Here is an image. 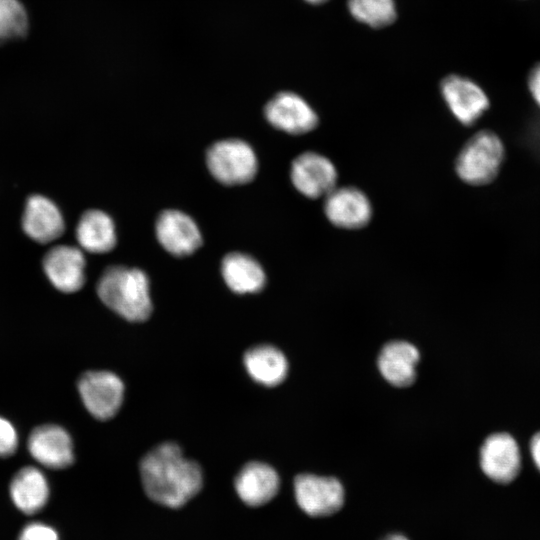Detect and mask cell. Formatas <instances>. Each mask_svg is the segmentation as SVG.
Wrapping results in <instances>:
<instances>
[{
    "instance_id": "8fae6325",
    "label": "cell",
    "mask_w": 540,
    "mask_h": 540,
    "mask_svg": "<svg viewBox=\"0 0 540 540\" xmlns=\"http://www.w3.org/2000/svg\"><path fill=\"white\" fill-rule=\"evenodd\" d=\"M324 213L331 224L342 229H359L372 217L368 197L352 186L335 187L325 196Z\"/></svg>"
},
{
    "instance_id": "7a4b0ae2",
    "label": "cell",
    "mask_w": 540,
    "mask_h": 540,
    "mask_svg": "<svg viewBox=\"0 0 540 540\" xmlns=\"http://www.w3.org/2000/svg\"><path fill=\"white\" fill-rule=\"evenodd\" d=\"M96 292L108 308L128 321H145L151 315L149 279L138 268L109 266L100 276Z\"/></svg>"
},
{
    "instance_id": "ffe728a7",
    "label": "cell",
    "mask_w": 540,
    "mask_h": 540,
    "mask_svg": "<svg viewBox=\"0 0 540 540\" xmlns=\"http://www.w3.org/2000/svg\"><path fill=\"white\" fill-rule=\"evenodd\" d=\"M9 492L14 505L21 512L34 514L45 506L49 497V485L39 469L27 466L14 475Z\"/></svg>"
},
{
    "instance_id": "7c38bea8",
    "label": "cell",
    "mask_w": 540,
    "mask_h": 540,
    "mask_svg": "<svg viewBox=\"0 0 540 540\" xmlns=\"http://www.w3.org/2000/svg\"><path fill=\"white\" fill-rule=\"evenodd\" d=\"M42 266L50 283L61 292H76L85 283L86 260L77 247L57 245L51 248L44 255Z\"/></svg>"
},
{
    "instance_id": "484cf974",
    "label": "cell",
    "mask_w": 540,
    "mask_h": 540,
    "mask_svg": "<svg viewBox=\"0 0 540 540\" xmlns=\"http://www.w3.org/2000/svg\"><path fill=\"white\" fill-rule=\"evenodd\" d=\"M528 88L533 99L540 107V63L536 64L528 75Z\"/></svg>"
},
{
    "instance_id": "d6986e66",
    "label": "cell",
    "mask_w": 540,
    "mask_h": 540,
    "mask_svg": "<svg viewBox=\"0 0 540 540\" xmlns=\"http://www.w3.org/2000/svg\"><path fill=\"white\" fill-rule=\"evenodd\" d=\"M75 235L79 246L90 253H107L117 242L112 218L98 209L87 210L81 215Z\"/></svg>"
},
{
    "instance_id": "30bf717a",
    "label": "cell",
    "mask_w": 540,
    "mask_h": 540,
    "mask_svg": "<svg viewBox=\"0 0 540 540\" xmlns=\"http://www.w3.org/2000/svg\"><path fill=\"white\" fill-rule=\"evenodd\" d=\"M442 96L454 117L463 125L474 124L488 109L486 93L474 81L456 74L440 84Z\"/></svg>"
},
{
    "instance_id": "f1b7e54d",
    "label": "cell",
    "mask_w": 540,
    "mask_h": 540,
    "mask_svg": "<svg viewBox=\"0 0 540 540\" xmlns=\"http://www.w3.org/2000/svg\"><path fill=\"white\" fill-rule=\"evenodd\" d=\"M306 2L313 4V5H319L327 2L328 0H305Z\"/></svg>"
},
{
    "instance_id": "4316f807",
    "label": "cell",
    "mask_w": 540,
    "mask_h": 540,
    "mask_svg": "<svg viewBox=\"0 0 540 540\" xmlns=\"http://www.w3.org/2000/svg\"><path fill=\"white\" fill-rule=\"evenodd\" d=\"M530 452L536 467L540 471V432L531 438Z\"/></svg>"
},
{
    "instance_id": "52a82bcc",
    "label": "cell",
    "mask_w": 540,
    "mask_h": 540,
    "mask_svg": "<svg viewBox=\"0 0 540 540\" xmlns=\"http://www.w3.org/2000/svg\"><path fill=\"white\" fill-rule=\"evenodd\" d=\"M295 498L308 515L319 517L337 512L344 503V489L335 478L301 474L294 481Z\"/></svg>"
},
{
    "instance_id": "e0dca14e",
    "label": "cell",
    "mask_w": 540,
    "mask_h": 540,
    "mask_svg": "<svg viewBox=\"0 0 540 540\" xmlns=\"http://www.w3.org/2000/svg\"><path fill=\"white\" fill-rule=\"evenodd\" d=\"M419 360L417 348L405 341L386 344L378 357V367L382 376L392 385L406 387L416 378V364Z\"/></svg>"
},
{
    "instance_id": "603a6c76",
    "label": "cell",
    "mask_w": 540,
    "mask_h": 540,
    "mask_svg": "<svg viewBox=\"0 0 540 540\" xmlns=\"http://www.w3.org/2000/svg\"><path fill=\"white\" fill-rule=\"evenodd\" d=\"M29 21L19 0H0V44L24 37Z\"/></svg>"
},
{
    "instance_id": "ba28073f",
    "label": "cell",
    "mask_w": 540,
    "mask_h": 540,
    "mask_svg": "<svg viewBox=\"0 0 540 540\" xmlns=\"http://www.w3.org/2000/svg\"><path fill=\"white\" fill-rule=\"evenodd\" d=\"M295 189L310 199L325 197L336 187L337 170L330 159L308 151L297 156L290 169Z\"/></svg>"
},
{
    "instance_id": "6da1fadb",
    "label": "cell",
    "mask_w": 540,
    "mask_h": 540,
    "mask_svg": "<svg viewBox=\"0 0 540 540\" xmlns=\"http://www.w3.org/2000/svg\"><path fill=\"white\" fill-rule=\"evenodd\" d=\"M140 475L147 496L154 502L179 508L202 487L199 464L183 456L180 447L165 442L150 450L140 462Z\"/></svg>"
},
{
    "instance_id": "8992f818",
    "label": "cell",
    "mask_w": 540,
    "mask_h": 540,
    "mask_svg": "<svg viewBox=\"0 0 540 540\" xmlns=\"http://www.w3.org/2000/svg\"><path fill=\"white\" fill-rule=\"evenodd\" d=\"M264 115L271 126L291 135L306 134L315 129L319 122L309 103L290 91L273 96L264 107Z\"/></svg>"
},
{
    "instance_id": "4fadbf2b",
    "label": "cell",
    "mask_w": 540,
    "mask_h": 540,
    "mask_svg": "<svg viewBox=\"0 0 540 540\" xmlns=\"http://www.w3.org/2000/svg\"><path fill=\"white\" fill-rule=\"evenodd\" d=\"M27 447L31 456L48 468L63 469L74 461L72 439L59 425L45 424L33 429Z\"/></svg>"
},
{
    "instance_id": "9a60e30c",
    "label": "cell",
    "mask_w": 540,
    "mask_h": 540,
    "mask_svg": "<svg viewBox=\"0 0 540 540\" xmlns=\"http://www.w3.org/2000/svg\"><path fill=\"white\" fill-rule=\"evenodd\" d=\"M480 464L491 480L499 483L512 481L521 465L520 451L515 439L507 433L490 435L481 447Z\"/></svg>"
},
{
    "instance_id": "5bb4252c",
    "label": "cell",
    "mask_w": 540,
    "mask_h": 540,
    "mask_svg": "<svg viewBox=\"0 0 540 540\" xmlns=\"http://www.w3.org/2000/svg\"><path fill=\"white\" fill-rule=\"evenodd\" d=\"M21 226L32 240L46 244L65 231V220L59 207L44 195L34 194L25 203Z\"/></svg>"
},
{
    "instance_id": "cb8c5ba5",
    "label": "cell",
    "mask_w": 540,
    "mask_h": 540,
    "mask_svg": "<svg viewBox=\"0 0 540 540\" xmlns=\"http://www.w3.org/2000/svg\"><path fill=\"white\" fill-rule=\"evenodd\" d=\"M18 447V434L15 427L6 418L0 416V457H8Z\"/></svg>"
},
{
    "instance_id": "7402d4cb",
    "label": "cell",
    "mask_w": 540,
    "mask_h": 540,
    "mask_svg": "<svg viewBox=\"0 0 540 540\" xmlns=\"http://www.w3.org/2000/svg\"><path fill=\"white\" fill-rule=\"evenodd\" d=\"M347 7L354 19L372 28L389 26L397 17L394 0H348Z\"/></svg>"
},
{
    "instance_id": "9c48e42d",
    "label": "cell",
    "mask_w": 540,
    "mask_h": 540,
    "mask_svg": "<svg viewBox=\"0 0 540 540\" xmlns=\"http://www.w3.org/2000/svg\"><path fill=\"white\" fill-rule=\"evenodd\" d=\"M155 234L164 250L176 257L193 254L203 240L196 222L186 213L175 209H167L159 214Z\"/></svg>"
},
{
    "instance_id": "d4e9b609",
    "label": "cell",
    "mask_w": 540,
    "mask_h": 540,
    "mask_svg": "<svg viewBox=\"0 0 540 540\" xmlns=\"http://www.w3.org/2000/svg\"><path fill=\"white\" fill-rule=\"evenodd\" d=\"M18 540H59V537L52 527L35 522L22 529Z\"/></svg>"
},
{
    "instance_id": "3957f363",
    "label": "cell",
    "mask_w": 540,
    "mask_h": 540,
    "mask_svg": "<svg viewBox=\"0 0 540 540\" xmlns=\"http://www.w3.org/2000/svg\"><path fill=\"white\" fill-rule=\"evenodd\" d=\"M503 158L504 147L500 138L483 130L464 144L456 158L455 170L465 183L485 185L496 178Z\"/></svg>"
},
{
    "instance_id": "83f0119b",
    "label": "cell",
    "mask_w": 540,
    "mask_h": 540,
    "mask_svg": "<svg viewBox=\"0 0 540 540\" xmlns=\"http://www.w3.org/2000/svg\"><path fill=\"white\" fill-rule=\"evenodd\" d=\"M383 540H408V538L405 537V536L402 535V534L395 533V534H390V535H388V536L385 537Z\"/></svg>"
},
{
    "instance_id": "5b68a950",
    "label": "cell",
    "mask_w": 540,
    "mask_h": 540,
    "mask_svg": "<svg viewBox=\"0 0 540 540\" xmlns=\"http://www.w3.org/2000/svg\"><path fill=\"white\" fill-rule=\"evenodd\" d=\"M78 392L87 411L96 419L108 420L119 411L124 384L109 371H88L78 381Z\"/></svg>"
},
{
    "instance_id": "277c9868",
    "label": "cell",
    "mask_w": 540,
    "mask_h": 540,
    "mask_svg": "<svg viewBox=\"0 0 540 540\" xmlns=\"http://www.w3.org/2000/svg\"><path fill=\"white\" fill-rule=\"evenodd\" d=\"M210 174L226 186L251 182L258 170V161L252 147L240 139H225L212 144L206 152Z\"/></svg>"
},
{
    "instance_id": "2e32d148",
    "label": "cell",
    "mask_w": 540,
    "mask_h": 540,
    "mask_svg": "<svg viewBox=\"0 0 540 540\" xmlns=\"http://www.w3.org/2000/svg\"><path fill=\"white\" fill-rule=\"evenodd\" d=\"M235 490L248 506H261L278 493L280 479L270 465L258 461L247 463L235 478Z\"/></svg>"
},
{
    "instance_id": "44dd1931",
    "label": "cell",
    "mask_w": 540,
    "mask_h": 540,
    "mask_svg": "<svg viewBox=\"0 0 540 540\" xmlns=\"http://www.w3.org/2000/svg\"><path fill=\"white\" fill-rule=\"evenodd\" d=\"M243 361L251 378L262 385L276 386L287 376V360L274 346H254L245 352Z\"/></svg>"
},
{
    "instance_id": "ac0fdd59",
    "label": "cell",
    "mask_w": 540,
    "mask_h": 540,
    "mask_svg": "<svg viewBox=\"0 0 540 540\" xmlns=\"http://www.w3.org/2000/svg\"><path fill=\"white\" fill-rule=\"evenodd\" d=\"M221 274L228 288L237 294L259 292L266 282L260 263L241 252H231L224 256Z\"/></svg>"
}]
</instances>
